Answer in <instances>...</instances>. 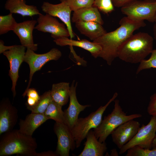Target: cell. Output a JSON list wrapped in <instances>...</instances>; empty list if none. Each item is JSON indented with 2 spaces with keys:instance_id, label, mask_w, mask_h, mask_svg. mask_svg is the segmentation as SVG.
<instances>
[{
  "instance_id": "cell-1",
  "label": "cell",
  "mask_w": 156,
  "mask_h": 156,
  "mask_svg": "<svg viewBox=\"0 0 156 156\" xmlns=\"http://www.w3.org/2000/svg\"><path fill=\"white\" fill-rule=\"evenodd\" d=\"M119 24L115 30L106 33L93 41L101 46V51L99 57L105 61L109 65L117 57L120 47L134 32L146 25L144 21H134L127 16L120 20Z\"/></svg>"
},
{
  "instance_id": "cell-2",
  "label": "cell",
  "mask_w": 156,
  "mask_h": 156,
  "mask_svg": "<svg viewBox=\"0 0 156 156\" xmlns=\"http://www.w3.org/2000/svg\"><path fill=\"white\" fill-rule=\"evenodd\" d=\"M37 144L32 136L17 129L12 130L1 135L0 139V156L14 154L24 156H35Z\"/></svg>"
},
{
  "instance_id": "cell-3",
  "label": "cell",
  "mask_w": 156,
  "mask_h": 156,
  "mask_svg": "<svg viewBox=\"0 0 156 156\" xmlns=\"http://www.w3.org/2000/svg\"><path fill=\"white\" fill-rule=\"evenodd\" d=\"M153 41L152 37L147 33L133 34L120 47L117 57L126 62L140 63L152 53Z\"/></svg>"
},
{
  "instance_id": "cell-4",
  "label": "cell",
  "mask_w": 156,
  "mask_h": 156,
  "mask_svg": "<svg viewBox=\"0 0 156 156\" xmlns=\"http://www.w3.org/2000/svg\"><path fill=\"white\" fill-rule=\"evenodd\" d=\"M114 102V107L112 112L105 116L100 124L94 129L95 136L101 142H105L109 135L122 123L142 116L140 114L127 115L120 105L119 100L115 99Z\"/></svg>"
},
{
  "instance_id": "cell-5",
  "label": "cell",
  "mask_w": 156,
  "mask_h": 156,
  "mask_svg": "<svg viewBox=\"0 0 156 156\" xmlns=\"http://www.w3.org/2000/svg\"><path fill=\"white\" fill-rule=\"evenodd\" d=\"M118 96L115 92L112 97L104 106H101L96 111L91 113L85 118H78L71 132L75 141L76 148L81 145L83 140L86 138L89 131L96 128L102 120L103 115L109 105L114 101Z\"/></svg>"
},
{
  "instance_id": "cell-6",
  "label": "cell",
  "mask_w": 156,
  "mask_h": 156,
  "mask_svg": "<svg viewBox=\"0 0 156 156\" xmlns=\"http://www.w3.org/2000/svg\"><path fill=\"white\" fill-rule=\"evenodd\" d=\"M121 10L133 20L154 22L156 17V0H135L121 8Z\"/></svg>"
},
{
  "instance_id": "cell-7",
  "label": "cell",
  "mask_w": 156,
  "mask_h": 156,
  "mask_svg": "<svg viewBox=\"0 0 156 156\" xmlns=\"http://www.w3.org/2000/svg\"><path fill=\"white\" fill-rule=\"evenodd\" d=\"M27 49L24 62L29 65L30 73L28 86L23 94V97L26 96L27 92L29 89L35 73L40 70L47 62L52 60H57L62 56L61 51L56 48H53L49 52L42 54H37L30 49Z\"/></svg>"
},
{
  "instance_id": "cell-8",
  "label": "cell",
  "mask_w": 156,
  "mask_h": 156,
  "mask_svg": "<svg viewBox=\"0 0 156 156\" xmlns=\"http://www.w3.org/2000/svg\"><path fill=\"white\" fill-rule=\"evenodd\" d=\"M156 132V116H152L148 123L146 125H142L134 137L120 149L119 153L122 154L136 145L145 148L151 149Z\"/></svg>"
},
{
  "instance_id": "cell-9",
  "label": "cell",
  "mask_w": 156,
  "mask_h": 156,
  "mask_svg": "<svg viewBox=\"0 0 156 156\" xmlns=\"http://www.w3.org/2000/svg\"><path fill=\"white\" fill-rule=\"evenodd\" d=\"M26 47L22 45H14L10 50L3 53L8 59L10 69L8 75L12 82L11 90L13 97L16 96V86L18 76V70L20 65L24 62Z\"/></svg>"
},
{
  "instance_id": "cell-10",
  "label": "cell",
  "mask_w": 156,
  "mask_h": 156,
  "mask_svg": "<svg viewBox=\"0 0 156 156\" xmlns=\"http://www.w3.org/2000/svg\"><path fill=\"white\" fill-rule=\"evenodd\" d=\"M53 130L57 138L55 153L58 156H69L70 151H73L76 148L71 130L64 123L56 122L54 125Z\"/></svg>"
},
{
  "instance_id": "cell-11",
  "label": "cell",
  "mask_w": 156,
  "mask_h": 156,
  "mask_svg": "<svg viewBox=\"0 0 156 156\" xmlns=\"http://www.w3.org/2000/svg\"><path fill=\"white\" fill-rule=\"evenodd\" d=\"M38 24L34 29L44 32L51 34L54 39L62 37H70V34L64 24L60 23L55 17L48 14L38 15Z\"/></svg>"
},
{
  "instance_id": "cell-12",
  "label": "cell",
  "mask_w": 156,
  "mask_h": 156,
  "mask_svg": "<svg viewBox=\"0 0 156 156\" xmlns=\"http://www.w3.org/2000/svg\"><path fill=\"white\" fill-rule=\"evenodd\" d=\"M77 83L73 80L70 86L69 104L68 108L64 112V123L71 130L76 123L80 113L90 105H83L78 102L76 96V89Z\"/></svg>"
},
{
  "instance_id": "cell-13",
  "label": "cell",
  "mask_w": 156,
  "mask_h": 156,
  "mask_svg": "<svg viewBox=\"0 0 156 156\" xmlns=\"http://www.w3.org/2000/svg\"><path fill=\"white\" fill-rule=\"evenodd\" d=\"M140 125L139 122L134 119L122 123L111 134L113 142L118 148L120 149L135 135Z\"/></svg>"
},
{
  "instance_id": "cell-14",
  "label": "cell",
  "mask_w": 156,
  "mask_h": 156,
  "mask_svg": "<svg viewBox=\"0 0 156 156\" xmlns=\"http://www.w3.org/2000/svg\"><path fill=\"white\" fill-rule=\"evenodd\" d=\"M41 8L43 12L58 18L64 23L68 31L70 39H72L75 37L71 22L72 11L65 2L61 1L60 3L54 4L48 2H44Z\"/></svg>"
},
{
  "instance_id": "cell-15",
  "label": "cell",
  "mask_w": 156,
  "mask_h": 156,
  "mask_svg": "<svg viewBox=\"0 0 156 156\" xmlns=\"http://www.w3.org/2000/svg\"><path fill=\"white\" fill-rule=\"evenodd\" d=\"M18 111L8 99L0 104V135L12 130L18 120Z\"/></svg>"
},
{
  "instance_id": "cell-16",
  "label": "cell",
  "mask_w": 156,
  "mask_h": 156,
  "mask_svg": "<svg viewBox=\"0 0 156 156\" xmlns=\"http://www.w3.org/2000/svg\"><path fill=\"white\" fill-rule=\"evenodd\" d=\"M37 21L32 19L17 23L13 32L18 37L21 45L26 48L35 51L38 49V45L34 43L33 31Z\"/></svg>"
},
{
  "instance_id": "cell-17",
  "label": "cell",
  "mask_w": 156,
  "mask_h": 156,
  "mask_svg": "<svg viewBox=\"0 0 156 156\" xmlns=\"http://www.w3.org/2000/svg\"><path fill=\"white\" fill-rule=\"evenodd\" d=\"M54 41L57 45L60 46H73L82 48L89 51L95 58L99 57L101 51V47L99 44L85 39L76 40L62 37L55 39Z\"/></svg>"
},
{
  "instance_id": "cell-18",
  "label": "cell",
  "mask_w": 156,
  "mask_h": 156,
  "mask_svg": "<svg viewBox=\"0 0 156 156\" xmlns=\"http://www.w3.org/2000/svg\"><path fill=\"white\" fill-rule=\"evenodd\" d=\"M84 147L78 156H103L107 149L105 142H99L95 135L93 131L90 130L87 134Z\"/></svg>"
},
{
  "instance_id": "cell-19",
  "label": "cell",
  "mask_w": 156,
  "mask_h": 156,
  "mask_svg": "<svg viewBox=\"0 0 156 156\" xmlns=\"http://www.w3.org/2000/svg\"><path fill=\"white\" fill-rule=\"evenodd\" d=\"M48 120L44 114L31 112L24 119L20 120L18 130L23 133L32 136L35 130Z\"/></svg>"
},
{
  "instance_id": "cell-20",
  "label": "cell",
  "mask_w": 156,
  "mask_h": 156,
  "mask_svg": "<svg viewBox=\"0 0 156 156\" xmlns=\"http://www.w3.org/2000/svg\"><path fill=\"white\" fill-rule=\"evenodd\" d=\"M4 7L10 13L18 14L23 17L41 14L36 6L26 4L25 0H7Z\"/></svg>"
},
{
  "instance_id": "cell-21",
  "label": "cell",
  "mask_w": 156,
  "mask_h": 156,
  "mask_svg": "<svg viewBox=\"0 0 156 156\" xmlns=\"http://www.w3.org/2000/svg\"><path fill=\"white\" fill-rule=\"evenodd\" d=\"M75 23L76 27L81 34L93 41L107 33L102 25L95 21L80 22Z\"/></svg>"
},
{
  "instance_id": "cell-22",
  "label": "cell",
  "mask_w": 156,
  "mask_h": 156,
  "mask_svg": "<svg viewBox=\"0 0 156 156\" xmlns=\"http://www.w3.org/2000/svg\"><path fill=\"white\" fill-rule=\"evenodd\" d=\"M73 23L95 21L101 25L104 24L98 9L93 6L81 8L74 12L71 18Z\"/></svg>"
},
{
  "instance_id": "cell-23",
  "label": "cell",
  "mask_w": 156,
  "mask_h": 156,
  "mask_svg": "<svg viewBox=\"0 0 156 156\" xmlns=\"http://www.w3.org/2000/svg\"><path fill=\"white\" fill-rule=\"evenodd\" d=\"M69 83L62 82L52 85L51 95L53 101L62 106L66 105L69 99Z\"/></svg>"
},
{
  "instance_id": "cell-24",
  "label": "cell",
  "mask_w": 156,
  "mask_h": 156,
  "mask_svg": "<svg viewBox=\"0 0 156 156\" xmlns=\"http://www.w3.org/2000/svg\"><path fill=\"white\" fill-rule=\"evenodd\" d=\"M62 107L52 100L44 114L48 119H52L56 122L64 123V112L62 109Z\"/></svg>"
},
{
  "instance_id": "cell-25",
  "label": "cell",
  "mask_w": 156,
  "mask_h": 156,
  "mask_svg": "<svg viewBox=\"0 0 156 156\" xmlns=\"http://www.w3.org/2000/svg\"><path fill=\"white\" fill-rule=\"evenodd\" d=\"M52 101L51 90L44 92L40 96V98L36 105L33 106H26L27 109L31 113L44 114L50 102Z\"/></svg>"
},
{
  "instance_id": "cell-26",
  "label": "cell",
  "mask_w": 156,
  "mask_h": 156,
  "mask_svg": "<svg viewBox=\"0 0 156 156\" xmlns=\"http://www.w3.org/2000/svg\"><path fill=\"white\" fill-rule=\"evenodd\" d=\"M10 13L6 15L0 16V35L6 34L10 31H13L18 23Z\"/></svg>"
},
{
  "instance_id": "cell-27",
  "label": "cell",
  "mask_w": 156,
  "mask_h": 156,
  "mask_svg": "<svg viewBox=\"0 0 156 156\" xmlns=\"http://www.w3.org/2000/svg\"><path fill=\"white\" fill-rule=\"evenodd\" d=\"M125 156H156V148L151 150L135 146L127 151Z\"/></svg>"
},
{
  "instance_id": "cell-28",
  "label": "cell",
  "mask_w": 156,
  "mask_h": 156,
  "mask_svg": "<svg viewBox=\"0 0 156 156\" xmlns=\"http://www.w3.org/2000/svg\"><path fill=\"white\" fill-rule=\"evenodd\" d=\"M64 1L73 12L81 8L92 6L94 0H60Z\"/></svg>"
},
{
  "instance_id": "cell-29",
  "label": "cell",
  "mask_w": 156,
  "mask_h": 156,
  "mask_svg": "<svg viewBox=\"0 0 156 156\" xmlns=\"http://www.w3.org/2000/svg\"><path fill=\"white\" fill-rule=\"evenodd\" d=\"M151 68H156V49L153 50L148 59H144L140 63L136 73L138 74L143 70Z\"/></svg>"
},
{
  "instance_id": "cell-30",
  "label": "cell",
  "mask_w": 156,
  "mask_h": 156,
  "mask_svg": "<svg viewBox=\"0 0 156 156\" xmlns=\"http://www.w3.org/2000/svg\"><path fill=\"white\" fill-rule=\"evenodd\" d=\"M92 6L106 14L110 13L114 10L112 0H94Z\"/></svg>"
},
{
  "instance_id": "cell-31",
  "label": "cell",
  "mask_w": 156,
  "mask_h": 156,
  "mask_svg": "<svg viewBox=\"0 0 156 156\" xmlns=\"http://www.w3.org/2000/svg\"><path fill=\"white\" fill-rule=\"evenodd\" d=\"M148 114L152 116H156V93L150 97V101L147 108Z\"/></svg>"
},
{
  "instance_id": "cell-32",
  "label": "cell",
  "mask_w": 156,
  "mask_h": 156,
  "mask_svg": "<svg viewBox=\"0 0 156 156\" xmlns=\"http://www.w3.org/2000/svg\"><path fill=\"white\" fill-rule=\"evenodd\" d=\"M26 96L35 100L37 102L39 100L40 96L36 91L33 88H29L27 92Z\"/></svg>"
},
{
  "instance_id": "cell-33",
  "label": "cell",
  "mask_w": 156,
  "mask_h": 156,
  "mask_svg": "<svg viewBox=\"0 0 156 156\" xmlns=\"http://www.w3.org/2000/svg\"><path fill=\"white\" fill-rule=\"evenodd\" d=\"M135 0H112L114 6L122 8Z\"/></svg>"
},
{
  "instance_id": "cell-34",
  "label": "cell",
  "mask_w": 156,
  "mask_h": 156,
  "mask_svg": "<svg viewBox=\"0 0 156 156\" xmlns=\"http://www.w3.org/2000/svg\"><path fill=\"white\" fill-rule=\"evenodd\" d=\"M57 155L55 152L51 151L43 152L40 153H37L35 156H57Z\"/></svg>"
},
{
  "instance_id": "cell-35",
  "label": "cell",
  "mask_w": 156,
  "mask_h": 156,
  "mask_svg": "<svg viewBox=\"0 0 156 156\" xmlns=\"http://www.w3.org/2000/svg\"><path fill=\"white\" fill-rule=\"evenodd\" d=\"M3 41L0 40V53H3L5 51L8 50L12 48L13 45L11 46H5L4 44Z\"/></svg>"
},
{
  "instance_id": "cell-36",
  "label": "cell",
  "mask_w": 156,
  "mask_h": 156,
  "mask_svg": "<svg viewBox=\"0 0 156 156\" xmlns=\"http://www.w3.org/2000/svg\"><path fill=\"white\" fill-rule=\"evenodd\" d=\"M37 102L34 99L29 97H28L26 106H33L36 105Z\"/></svg>"
},
{
  "instance_id": "cell-37",
  "label": "cell",
  "mask_w": 156,
  "mask_h": 156,
  "mask_svg": "<svg viewBox=\"0 0 156 156\" xmlns=\"http://www.w3.org/2000/svg\"><path fill=\"white\" fill-rule=\"evenodd\" d=\"M110 155L118 156V153L116 149H113L111 150Z\"/></svg>"
},
{
  "instance_id": "cell-38",
  "label": "cell",
  "mask_w": 156,
  "mask_h": 156,
  "mask_svg": "<svg viewBox=\"0 0 156 156\" xmlns=\"http://www.w3.org/2000/svg\"><path fill=\"white\" fill-rule=\"evenodd\" d=\"M152 147V148H156V135L153 141Z\"/></svg>"
},
{
  "instance_id": "cell-39",
  "label": "cell",
  "mask_w": 156,
  "mask_h": 156,
  "mask_svg": "<svg viewBox=\"0 0 156 156\" xmlns=\"http://www.w3.org/2000/svg\"><path fill=\"white\" fill-rule=\"evenodd\" d=\"M154 22L155 23V24L154 26V37L156 39V17L155 20Z\"/></svg>"
}]
</instances>
